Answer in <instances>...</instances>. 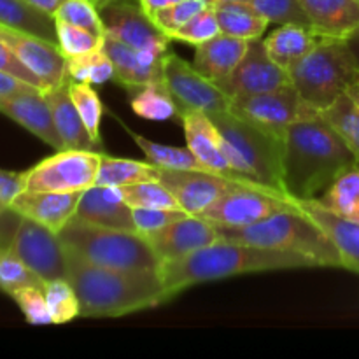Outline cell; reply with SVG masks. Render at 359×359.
<instances>
[{
  "mask_svg": "<svg viewBox=\"0 0 359 359\" xmlns=\"http://www.w3.org/2000/svg\"><path fill=\"white\" fill-rule=\"evenodd\" d=\"M217 23H219L221 34L231 35V37L244 39V41H255L263 39L269 20L255 9L249 0H231V2L214 4Z\"/></svg>",
  "mask_w": 359,
  "mask_h": 359,
  "instance_id": "83f0119b",
  "label": "cell"
},
{
  "mask_svg": "<svg viewBox=\"0 0 359 359\" xmlns=\"http://www.w3.org/2000/svg\"><path fill=\"white\" fill-rule=\"evenodd\" d=\"M321 116L342 137L359 163V107L356 102L346 93L335 104L321 111Z\"/></svg>",
  "mask_w": 359,
  "mask_h": 359,
  "instance_id": "e575fe53",
  "label": "cell"
},
{
  "mask_svg": "<svg viewBox=\"0 0 359 359\" xmlns=\"http://www.w3.org/2000/svg\"><path fill=\"white\" fill-rule=\"evenodd\" d=\"M325 35L318 34L309 25L287 23L277 27L272 34L263 39L270 58L280 65L283 69L290 70L297 62H300L305 55L312 51Z\"/></svg>",
  "mask_w": 359,
  "mask_h": 359,
  "instance_id": "4316f807",
  "label": "cell"
},
{
  "mask_svg": "<svg viewBox=\"0 0 359 359\" xmlns=\"http://www.w3.org/2000/svg\"><path fill=\"white\" fill-rule=\"evenodd\" d=\"M25 189V172L0 168V214L11 209L14 198Z\"/></svg>",
  "mask_w": 359,
  "mask_h": 359,
  "instance_id": "c3c4849f",
  "label": "cell"
},
{
  "mask_svg": "<svg viewBox=\"0 0 359 359\" xmlns=\"http://www.w3.org/2000/svg\"><path fill=\"white\" fill-rule=\"evenodd\" d=\"M132 210L137 231L144 237L161 230L167 224L174 223V221L181 219L188 214L181 209H142V207H137V209Z\"/></svg>",
  "mask_w": 359,
  "mask_h": 359,
  "instance_id": "bcb514c9",
  "label": "cell"
},
{
  "mask_svg": "<svg viewBox=\"0 0 359 359\" xmlns=\"http://www.w3.org/2000/svg\"><path fill=\"white\" fill-rule=\"evenodd\" d=\"M49 312H51L53 325H65L81 318V304L76 290L69 279H56L44 283L42 286Z\"/></svg>",
  "mask_w": 359,
  "mask_h": 359,
  "instance_id": "8d00e7d4",
  "label": "cell"
},
{
  "mask_svg": "<svg viewBox=\"0 0 359 359\" xmlns=\"http://www.w3.org/2000/svg\"><path fill=\"white\" fill-rule=\"evenodd\" d=\"M77 219L102 228L137 231L133 210L123 198L121 188L95 184L83 193L77 205Z\"/></svg>",
  "mask_w": 359,
  "mask_h": 359,
  "instance_id": "ffe728a7",
  "label": "cell"
},
{
  "mask_svg": "<svg viewBox=\"0 0 359 359\" xmlns=\"http://www.w3.org/2000/svg\"><path fill=\"white\" fill-rule=\"evenodd\" d=\"M0 112L34 133L53 149H63V140L56 130L53 112L42 90L27 91L0 100Z\"/></svg>",
  "mask_w": 359,
  "mask_h": 359,
  "instance_id": "44dd1931",
  "label": "cell"
},
{
  "mask_svg": "<svg viewBox=\"0 0 359 359\" xmlns=\"http://www.w3.org/2000/svg\"><path fill=\"white\" fill-rule=\"evenodd\" d=\"M347 42H349V46H351V49L354 51V55L359 53V30L354 35H351V37L347 39Z\"/></svg>",
  "mask_w": 359,
  "mask_h": 359,
  "instance_id": "db71d44e",
  "label": "cell"
},
{
  "mask_svg": "<svg viewBox=\"0 0 359 359\" xmlns=\"http://www.w3.org/2000/svg\"><path fill=\"white\" fill-rule=\"evenodd\" d=\"M219 2H231V0H210V4H219Z\"/></svg>",
  "mask_w": 359,
  "mask_h": 359,
  "instance_id": "9f6ffc18",
  "label": "cell"
},
{
  "mask_svg": "<svg viewBox=\"0 0 359 359\" xmlns=\"http://www.w3.org/2000/svg\"><path fill=\"white\" fill-rule=\"evenodd\" d=\"M56 34H58V46L65 58L84 55L104 46V35H97L65 21L56 20Z\"/></svg>",
  "mask_w": 359,
  "mask_h": 359,
  "instance_id": "ab89813d",
  "label": "cell"
},
{
  "mask_svg": "<svg viewBox=\"0 0 359 359\" xmlns=\"http://www.w3.org/2000/svg\"><path fill=\"white\" fill-rule=\"evenodd\" d=\"M316 202L339 216L359 221V163L346 168Z\"/></svg>",
  "mask_w": 359,
  "mask_h": 359,
  "instance_id": "1f68e13d",
  "label": "cell"
},
{
  "mask_svg": "<svg viewBox=\"0 0 359 359\" xmlns=\"http://www.w3.org/2000/svg\"><path fill=\"white\" fill-rule=\"evenodd\" d=\"M121 193L132 209H181L175 196L160 179L123 186Z\"/></svg>",
  "mask_w": 359,
  "mask_h": 359,
  "instance_id": "74e56055",
  "label": "cell"
},
{
  "mask_svg": "<svg viewBox=\"0 0 359 359\" xmlns=\"http://www.w3.org/2000/svg\"><path fill=\"white\" fill-rule=\"evenodd\" d=\"M30 286H44V283L25 265L20 256L14 255L13 249H0V291L11 297Z\"/></svg>",
  "mask_w": 359,
  "mask_h": 359,
  "instance_id": "f35d334b",
  "label": "cell"
},
{
  "mask_svg": "<svg viewBox=\"0 0 359 359\" xmlns=\"http://www.w3.org/2000/svg\"><path fill=\"white\" fill-rule=\"evenodd\" d=\"M114 63L104 46L95 51L67 58V79L88 84H104L114 81Z\"/></svg>",
  "mask_w": 359,
  "mask_h": 359,
  "instance_id": "836d02e7",
  "label": "cell"
},
{
  "mask_svg": "<svg viewBox=\"0 0 359 359\" xmlns=\"http://www.w3.org/2000/svg\"><path fill=\"white\" fill-rule=\"evenodd\" d=\"M104 49L114 63V81L125 90L163 79L165 56L137 51L111 37H104Z\"/></svg>",
  "mask_w": 359,
  "mask_h": 359,
  "instance_id": "7402d4cb",
  "label": "cell"
},
{
  "mask_svg": "<svg viewBox=\"0 0 359 359\" xmlns=\"http://www.w3.org/2000/svg\"><path fill=\"white\" fill-rule=\"evenodd\" d=\"M105 37L123 42L147 55L165 56L170 51V37L161 30L139 0L112 2L98 9Z\"/></svg>",
  "mask_w": 359,
  "mask_h": 359,
  "instance_id": "30bf717a",
  "label": "cell"
},
{
  "mask_svg": "<svg viewBox=\"0 0 359 359\" xmlns=\"http://www.w3.org/2000/svg\"><path fill=\"white\" fill-rule=\"evenodd\" d=\"M55 20L65 21L74 27L84 28L97 35H104L100 13L91 0H67L55 14Z\"/></svg>",
  "mask_w": 359,
  "mask_h": 359,
  "instance_id": "b9f144b4",
  "label": "cell"
},
{
  "mask_svg": "<svg viewBox=\"0 0 359 359\" xmlns=\"http://www.w3.org/2000/svg\"><path fill=\"white\" fill-rule=\"evenodd\" d=\"M249 2L262 16L269 20L270 25L280 27V25L297 23L311 27V21L305 14L300 0H249Z\"/></svg>",
  "mask_w": 359,
  "mask_h": 359,
  "instance_id": "7bdbcfd3",
  "label": "cell"
},
{
  "mask_svg": "<svg viewBox=\"0 0 359 359\" xmlns=\"http://www.w3.org/2000/svg\"><path fill=\"white\" fill-rule=\"evenodd\" d=\"M25 2H27L28 6L35 7L37 11H41V13H46L49 14V16L55 18L56 11H58L67 0H25Z\"/></svg>",
  "mask_w": 359,
  "mask_h": 359,
  "instance_id": "f907efd6",
  "label": "cell"
},
{
  "mask_svg": "<svg viewBox=\"0 0 359 359\" xmlns=\"http://www.w3.org/2000/svg\"><path fill=\"white\" fill-rule=\"evenodd\" d=\"M163 79L177 104L179 116L186 111H202L210 116L231 109V98L223 88L174 51L163 58Z\"/></svg>",
  "mask_w": 359,
  "mask_h": 359,
  "instance_id": "8fae6325",
  "label": "cell"
},
{
  "mask_svg": "<svg viewBox=\"0 0 359 359\" xmlns=\"http://www.w3.org/2000/svg\"><path fill=\"white\" fill-rule=\"evenodd\" d=\"M287 84H291L290 72L270 58L263 39H255L249 41L248 51L237 69L219 86L233 100L238 97L279 90Z\"/></svg>",
  "mask_w": 359,
  "mask_h": 359,
  "instance_id": "5bb4252c",
  "label": "cell"
},
{
  "mask_svg": "<svg viewBox=\"0 0 359 359\" xmlns=\"http://www.w3.org/2000/svg\"><path fill=\"white\" fill-rule=\"evenodd\" d=\"M11 298L16 302L18 309L25 316V321L27 323H30L34 326L53 325L51 312H49L42 286L23 287V290L11 294Z\"/></svg>",
  "mask_w": 359,
  "mask_h": 359,
  "instance_id": "ee69618b",
  "label": "cell"
},
{
  "mask_svg": "<svg viewBox=\"0 0 359 359\" xmlns=\"http://www.w3.org/2000/svg\"><path fill=\"white\" fill-rule=\"evenodd\" d=\"M221 34L219 23H217L216 13H214V7H207L202 13L196 14L195 18L184 23L182 27H179L177 30L170 32L168 37L170 41H181L186 42V44L198 46L203 44V42L210 41L212 37Z\"/></svg>",
  "mask_w": 359,
  "mask_h": 359,
  "instance_id": "60d3db41",
  "label": "cell"
},
{
  "mask_svg": "<svg viewBox=\"0 0 359 359\" xmlns=\"http://www.w3.org/2000/svg\"><path fill=\"white\" fill-rule=\"evenodd\" d=\"M347 95H349V97L356 102V105L359 107V77L354 81L353 84H351V88L347 90Z\"/></svg>",
  "mask_w": 359,
  "mask_h": 359,
  "instance_id": "f5cc1de1",
  "label": "cell"
},
{
  "mask_svg": "<svg viewBox=\"0 0 359 359\" xmlns=\"http://www.w3.org/2000/svg\"><path fill=\"white\" fill-rule=\"evenodd\" d=\"M67 83L44 90V97L53 112L56 130L63 140V149L100 151V147L93 142L91 135L88 133L86 126L70 98Z\"/></svg>",
  "mask_w": 359,
  "mask_h": 359,
  "instance_id": "484cf974",
  "label": "cell"
},
{
  "mask_svg": "<svg viewBox=\"0 0 359 359\" xmlns=\"http://www.w3.org/2000/svg\"><path fill=\"white\" fill-rule=\"evenodd\" d=\"M84 191H28L23 189L14 198L11 209L20 216L34 219L46 228L60 233L76 217L77 205Z\"/></svg>",
  "mask_w": 359,
  "mask_h": 359,
  "instance_id": "d6986e66",
  "label": "cell"
},
{
  "mask_svg": "<svg viewBox=\"0 0 359 359\" xmlns=\"http://www.w3.org/2000/svg\"><path fill=\"white\" fill-rule=\"evenodd\" d=\"M158 177H160V167L153 165L151 161L116 158L102 153L100 168H98L95 184L123 188V186L137 184V182L156 181Z\"/></svg>",
  "mask_w": 359,
  "mask_h": 359,
  "instance_id": "4dcf8cb0",
  "label": "cell"
},
{
  "mask_svg": "<svg viewBox=\"0 0 359 359\" xmlns=\"http://www.w3.org/2000/svg\"><path fill=\"white\" fill-rule=\"evenodd\" d=\"M291 83L312 111H325L359 77L358 60L347 39L325 37L290 70Z\"/></svg>",
  "mask_w": 359,
  "mask_h": 359,
  "instance_id": "52a82bcc",
  "label": "cell"
},
{
  "mask_svg": "<svg viewBox=\"0 0 359 359\" xmlns=\"http://www.w3.org/2000/svg\"><path fill=\"white\" fill-rule=\"evenodd\" d=\"M248 46L249 41H244V39L219 34L203 44L195 46L196 51L193 65L200 74L209 77L216 84H221L237 69L248 51Z\"/></svg>",
  "mask_w": 359,
  "mask_h": 359,
  "instance_id": "603a6c76",
  "label": "cell"
},
{
  "mask_svg": "<svg viewBox=\"0 0 359 359\" xmlns=\"http://www.w3.org/2000/svg\"><path fill=\"white\" fill-rule=\"evenodd\" d=\"M91 2L97 6V9H100V7L107 6V4H112V2H123V0H91Z\"/></svg>",
  "mask_w": 359,
  "mask_h": 359,
  "instance_id": "11a10c76",
  "label": "cell"
},
{
  "mask_svg": "<svg viewBox=\"0 0 359 359\" xmlns=\"http://www.w3.org/2000/svg\"><path fill=\"white\" fill-rule=\"evenodd\" d=\"M126 93L130 98V107L139 118L147 121H167V119L179 118L177 104L168 91L165 79L130 88Z\"/></svg>",
  "mask_w": 359,
  "mask_h": 359,
  "instance_id": "f546056e",
  "label": "cell"
},
{
  "mask_svg": "<svg viewBox=\"0 0 359 359\" xmlns=\"http://www.w3.org/2000/svg\"><path fill=\"white\" fill-rule=\"evenodd\" d=\"M311 27L325 37L349 39L359 30V0H300Z\"/></svg>",
  "mask_w": 359,
  "mask_h": 359,
  "instance_id": "cb8c5ba5",
  "label": "cell"
},
{
  "mask_svg": "<svg viewBox=\"0 0 359 359\" xmlns=\"http://www.w3.org/2000/svg\"><path fill=\"white\" fill-rule=\"evenodd\" d=\"M69 95L72 98L74 105H76L77 112H79L81 119H83L84 126H86L88 133L91 135L93 142L102 149V135H100V125H102V114H104V104H102L100 97L93 86L88 83H77V81H69Z\"/></svg>",
  "mask_w": 359,
  "mask_h": 359,
  "instance_id": "d590c367",
  "label": "cell"
},
{
  "mask_svg": "<svg viewBox=\"0 0 359 359\" xmlns=\"http://www.w3.org/2000/svg\"><path fill=\"white\" fill-rule=\"evenodd\" d=\"M221 238L258 248L294 252L312 259L316 266L344 269L342 256L325 230L298 205L280 210L251 226H216Z\"/></svg>",
  "mask_w": 359,
  "mask_h": 359,
  "instance_id": "277c9868",
  "label": "cell"
},
{
  "mask_svg": "<svg viewBox=\"0 0 359 359\" xmlns=\"http://www.w3.org/2000/svg\"><path fill=\"white\" fill-rule=\"evenodd\" d=\"M0 25L58 44L55 18L28 6L25 0H0Z\"/></svg>",
  "mask_w": 359,
  "mask_h": 359,
  "instance_id": "f1b7e54d",
  "label": "cell"
},
{
  "mask_svg": "<svg viewBox=\"0 0 359 359\" xmlns=\"http://www.w3.org/2000/svg\"><path fill=\"white\" fill-rule=\"evenodd\" d=\"M126 132L132 135L133 142L142 149L146 154V160L151 161L153 165L160 168H170V170H207L212 172L189 151V147H177L168 146V144L154 142V140L146 139V137L139 135L133 130L126 128Z\"/></svg>",
  "mask_w": 359,
  "mask_h": 359,
  "instance_id": "d6a6232c",
  "label": "cell"
},
{
  "mask_svg": "<svg viewBox=\"0 0 359 359\" xmlns=\"http://www.w3.org/2000/svg\"><path fill=\"white\" fill-rule=\"evenodd\" d=\"M67 279L79 298L81 318H121L168 302L160 272L104 269L70 249H67Z\"/></svg>",
  "mask_w": 359,
  "mask_h": 359,
  "instance_id": "3957f363",
  "label": "cell"
},
{
  "mask_svg": "<svg viewBox=\"0 0 359 359\" xmlns=\"http://www.w3.org/2000/svg\"><path fill=\"white\" fill-rule=\"evenodd\" d=\"M294 205L297 202L263 186L237 184L200 214V217L210 221L214 226L241 228L251 226Z\"/></svg>",
  "mask_w": 359,
  "mask_h": 359,
  "instance_id": "9c48e42d",
  "label": "cell"
},
{
  "mask_svg": "<svg viewBox=\"0 0 359 359\" xmlns=\"http://www.w3.org/2000/svg\"><path fill=\"white\" fill-rule=\"evenodd\" d=\"M210 6H212L210 0H181V2L174 4V6L154 14L153 20L168 35L170 32L177 30L179 27L188 23L191 18H195L196 14L202 13L203 9Z\"/></svg>",
  "mask_w": 359,
  "mask_h": 359,
  "instance_id": "f6af8a7d",
  "label": "cell"
},
{
  "mask_svg": "<svg viewBox=\"0 0 359 359\" xmlns=\"http://www.w3.org/2000/svg\"><path fill=\"white\" fill-rule=\"evenodd\" d=\"M102 151L60 149L25 172L28 191H86L95 186Z\"/></svg>",
  "mask_w": 359,
  "mask_h": 359,
  "instance_id": "ba28073f",
  "label": "cell"
},
{
  "mask_svg": "<svg viewBox=\"0 0 359 359\" xmlns=\"http://www.w3.org/2000/svg\"><path fill=\"white\" fill-rule=\"evenodd\" d=\"M146 238L161 263H167L214 244L219 241L221 235L210 221L186 214L161 230L146 235Z\"/></svg>",
  "mask_w": 359,
  "mask_h": 359,
  "instance_id": "ac0fdd59",
  "label": "cell"
},
{
  "mask_svg": "<svg viewBox=\"0 0 359 359\" xmlns=\"http://www.w3.org/2000/svg\"><path fill=\"white\" fill-rule=\"evenodd\" d=\"M11 249L42 283L67 279L69 276L65 245L58 233L37 221L21 216Z\"/></svg>",
  "mask_w": 359,
  "mask_h": 359,
  "instance_id": "7c38bea8",
  "label": "cell"
},
{
  "mask_svg": "<svg viewBox=\"0 0 359 359\" xmlns=\"http://www.w3.org/2000/svg\"><path fill=\"white\" fill-rule=\"evenodd\" d=\"M182 126H184L186 144H188L189 151L205 165L209 170L216 172V174L224 175V177L231 179V181L244 182V184H256V182L249 181L242 174H238L231 165L230 158H228L226 149H224L223 137H221L219 130H217L216 123L212 121L207 112L202 111H186L181 116ZM269 189V188H266Z\"/></svg>",
  "mask_w": 359,
  "mask_h": 359,
  "instance_id": "e0dca14e",
  "label": "cell"
},
{
  "mask_svg": "<svg viewBox=\"0 0 359 359\" xmlns=\"http://www.w3.org/2000/svg\"><path fill=\"white\" fill-rule=\"evenodd\" d=\"M139 2H140V6L144 7V11L149 14V16H154L156 13H160V11L174 6V4L181 2V0H139Z\"/></svg>",
  "mask_w": 359,
  "mask_h": 359,
  "instance_id": "816d5d0a",
  "label": "cell"
},
{
  "mask_svg": "<svg viewBox=\"0 0 359 359\" xmlns=\"http://www.w3.org/2000/svg\"><path fill=\"white\" fill-rule=\"evenodd\" d=\"M312 266H316V263L302 255L219 238L214 244L198 249L184 258L163 263L160 276L163 280L167 300H170L181 291L202 283H212V280L244 276V273L312 269Z\"/></svg>",
  "mask_w": 359,
  "mask_h": 359,
  "instance_id": "7a4b0ae2",
  "label": "cell"
},
{
  "mask_svg": "<svg viewBox=\"0 0 359 359\" xmlns=\"http://www.w3.org/2000/svg\"><path fill=\"white\" fill-rule=\"evenodd\" d=\"M34 90H39V88L32 86V84L25 83V81L18 79V77L0 70V100H6V98L14 97V95L27 93V91Z\"/></svg>",
  "mask_w": 359,
  "mask_h": 359,
  "instance_id": "681fc988",
  "label": "cell"
},
{
  "mask_svg": "<svg viewBox=\"0 0 359 359\" xmlns=\"http://www.w3.org/2000/svg\"><path fill=\"white\" fill-rule=\"evenodd\" d=\"M297 205L328 233L342 256L344 269L359 273V221L339 216L316 200L297 202Z\"/></svg>",
  "mask_w": 359,
  "mask_h": 359,
  "instance_id": "d4e9b609",
  "label": "cell"
},
{
  "mask_svg": "<svg viewBox=\"0 0 359 359\" xmlns=\"http://www.w3.org/2000/svg\"><path fill=\"white\" fill-rule=\"evenodd\" d=\"M0 70L11 74V76L18 77V79L25 81V83L32 84V86L39 88V90H42V91L46 90L44 83H42V81L39 79V77L35 76L32 70H28L27 67H25L23 63H21L20 60L14 56V53L11 51L9 46H7L2 39H0Z\"/></svg>",
  "mask_w": 359,
  "mask_h": 359,
  "instance_id": "7dc6e473",
  "label": "cell"
},
{
  "mask_svg": "<svg viewBox=\"0 0 359 359\" xmlns=\"http://www.w3.org/2000/svg\"><path fill=\"white\" fill-rule=\"evenodd\" d=\"M231 111L241 114L248 121L255 123L259 128L273 133L277 137L286 135L287 128L297 119L312 114L311 107L304 104L293 83L279 90L266 91V93L248 95L231 100Z\"/></svg>",
  "mask_w": 359,
  "mask_h": 359,
  "instance_id": "4fadbf2b",
  "label": "cell"
},
{
  "mask_svg": "<svg viewBox=\"0 0 359 359\" xmlns=\"http://www.w3.org/2000/svg\"><path fill=\"white\" fill-rule=\"evenodd\" d=\"M210 118L223 137L224 149L235 170L263 188L287 196L284 188L283 137L259 128L231 109L210 114Z\"/></svg>",
  "mask_w": 359,
  "mask_h": 359,
  "instance_id": "5b68a950",
  "label": "cell"
},
{
  "mask_svg": "<svg viewBox=\"0 0 359 359\" xmlns=\"http://www.w3.org/2000/svg\"><path fill=\"white\" fill-rule=\"evenodd\" d=\"M160 179L177 200L179 207L191 216H200L237 184L224 175L207 170H170L160 168Z\"/></svg>",
  "mask_w": 359,
  "mask_h": 359,
  "instance_id": "9a60e30c",
  "label": "cell"
},
{
  "mask_svg": "<svg viewBox=\"0 0 359 359\" xmlns=\"http://www.w3.org/2000/svg\"><path fill=\"white\" fill-rule=\"evenodd\" d=\"M0 39L18 60L44 83L46 90L67 83V58L58 44L0 25Z\"/></svg>",
  "mask_w": 359,
  "mask_h": 359,
  "instance_id": "2e32d148",
  "label": "cell"
},
{
  "mask_svg": "<svg viewBox=\"0 0 359 359\" xmlns=\"http://www.w3.org/2000/svg\"><path fill=\"white\" fill-rule=\"evenodd\" d=\"M67 249L88 263L123 272H160L161 259L139 231L102 228L74 217L58 233Z\"/></svg>",
  "mask_w": 359,
  "mask_h": 359,
  "instance_id": "8992f818",
  "label": "cell"
},
{
  "mask_svg": "<svg viewBox=\"0 0 359 359\" xmlns=\"http://www.w3.org/2000/svg\"><path fill=\"white\" fill-rule=\"evenodd\" d=\"M358 160L321 112L297 119L284 135V188L293 202L318 200Z\"/></svg>",
  "mask_w": 359,
  "mask_h": 359,
  "instance_id": "6da1fadb",
  "label": "cell"
}]
</instances>
